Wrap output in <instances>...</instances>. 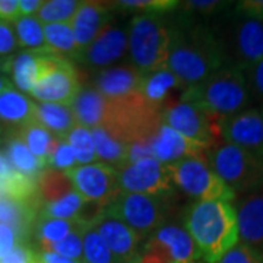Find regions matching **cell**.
Segmentation results:
<instances>
[{
	"label": "cell",
	"mask_w": 263,
	"mask_h": 263,
	"mask_svg": "<svg viewBox=\"0 0 263 263\" xmlns=\"http://www.w3.org/2000/svg\"><path fill=\"white\" fill-rule=\"evenodd\" d=\"M0 133H2V126H0Z\"/></svg>",
	"instance_id": "cell-56"
},
{
	"label": "cell",
	"mask_w": 263,
	"mask_h": 263,
	"mask_svg": "<svg viewBox=\"0 0 263 263\" xmlns=\"http://www.w3.org/2000/svg\"><path fill=\"white\" fill-rule=\"evenodd\" d=\"M67 176L85 202H97L108 208L122 192L117 171L103 162L78 165L69 170Z\"/></svg>",
	"instance_id": "cell-13"
},
{
	"label": "cell",
	"mask_w": 263,
	"mask_h": 263,
	"mask_svg": "<svg viewBox=\"0 0 263 263\" xmlns=\"http://www.w3.org/2000/svg\"><path fill=\"white\" fill-rule=\"evenodd\" d=\"M18 46L27 50H37L46 47L44 28L37 16H19L13 24Z\"/></svg>",
	"instance_id": "cell-33"
},
{
	"label": "cell",
	"mask_w": 263,
	"mask_h": 263,
	"mask_svg": "<svg viewBox=\"0 0 263 263\" xmlns=\"http://www.w3.org/2000/svg\"><path fill=\"white\" fill-rule=\"evenodd\" d=\"M183 94L221 120L245 111L252 100L246 72L231 65L221 67L199 84L189 85Z\"/></svg>",
	"instance_id": "cell-3"
},
{
	"label": "cell",
	"mask_w": 263,
	"mask_h": 263,
	"mask_svg": "<svg viewBox=\"0 0 263 263\" xmlns=\"http://www.w3.org/2000/svg\"><path fill=\"white\" fill-rule=\"evenodd\" d=\"M81 2L76 0H50L44 2L37 12V19L43 24H65L70 22Z\"/></svg>",
	"instance_id": "cell-37"
},
{
	"label": "cell",
	"mask_w": 263,
	"mask_h": 263,
	"mask_svg": "<svg viewBox=\"0 0 263 263\" xmlns=\"http://www.w3.org/2000/svg\"><path fill=\"white\" fill-rule=\"evenodd\" d=\"M208 162L234 193L263 187V160L235 145L221 142L208 149Z\"/></svg>",
	"instance_id": "cell-7"
},
{
	"label": "cell",
	"mask_w": 263,
	"mask_h": 263,
	"mask_svg": "<svg viewBox=\"0 0 263 263\" xmlns=\"http://www.w3.org/2000/svg\"><path fill=\"white\" fill-rule=\"evenodd\" d=\"M168 252L173 263H197L200 253L187 230L176 224H165L151 235Z\"/></svg>",
	"instance_id": "cell-21"
},
{
	"label": "cell",
	"mask_w": 263,
	"mask_h": 263,
	"mask_svg": "<svg viewBox=\"0 0 263 263\" xmlns=\"http://www.w3.org/2000/svg\"><path fill=\"white\" fill-rule=\"evenodd\" d=\"M91 135L94 139L97 160L113 167L116 171L127 165V157H129V145L127 143L119 141L113 135L104 130L103 127L92 129Z\"/></svg>",
	"instance_id": "cell-27"
},
{
	"label": "cell",
	"mask_w": 263,
	"mask_h": 263,
	"mask_svg": "<svg viewBox=\"0 0 263 263\" xmlns=\"http://www.w3.org/2000/svg\"><path fill=\"white\" fill-rule=\"evenodd\" d=\"M21 243H25V241L21 238V235L15 230L0 224V259L9 253L15 246Z\"/></svg>",
	"instance_id": "cell-47"
},
{
	"label": "cell",
	"mask_w": 263,
	"mask_h": 263,
	"mask_svg": "<svg viewBox=\"0 0 263 263\" xmlns=\"http://www.w3.org/2000/svg\"><path fill=\"white\" fill-rule=\"evenodd\" d=\"M76 124L88 130L101 127L108 108V100L100 94L95 88H81L70 104Z\"/></svg>",
	"instance_id": "cell-23"
},
{
	"label": "cell",
	"mask_w": 263,
	"mask_h": 263,
	"mask_svg": "<svg viewBox=\"0 0 263 263\" xmlns=\"http://www.w3.org/2000/svg\"><path fill=\"white\" fill-rule=\"evenodd\" d=\"M174 32L176 22L165 15L142 13L133 16L127 27V53L133 66L145 73L165 69Z\"/></svg>",
	"instance_id": "cell-4"
},
{
	"label": "cell",
	"mask_w": 263,
	"mask_h": 263,
	"mask_svg": "<svg viewBox=\"0 0 263 263\" xmlns=\"http://www.w3.org/2000/svg\"><path fill=\"white\" fill-rule=\"evenodd\" d=\"M97 231L103 237L105 245L120 263H136L139 256L142 237L105 209L100 221L95 224Z\"/></svg>",
	"instance_id": "cell-16"
},
{
	"label": "cell",
	"mask_w": 263,
	"mask_h": 263,
	"mask_svg": "<svg viewBox=\"0 0 263 263\" xmlns=\"http://www.w3.org/2000/svg\"><path fill=\"white\" fill-rule=\"evenodd\" d=\"M129 48L127 28L113 25L111 22L95 37V40L76 56V62L92 69H107L108 65L120 60Z\"/></svg>",
	"instance_id": "cell-15"
},
{
	"label": "cell",
	"mask_w": 263,
	"mask_h": 263,
	"mask_svg": "<svg viewBox=\"0 0 263 263\" xmlns=\"http://www.w3.org/2000/svg\"><path fill=\"white\" fill-rule=\"evenodd\" d=\"M183 91L179 97L171 95L162 105V123L206 148L221 143V124L224 120L206 111L200 104L183 94Z\"/></svg>",
	"instance_id": "cell-6"
},
{
	"label": "cell",
	"mask_w": 263,
	"mask_h": 263,
	"mask_svg": "<svg viewBox=\"0 0 263 263\" xmlns=\"http://www.w3.org/2000/svg\"><path fill=\"white\" fill-rule=\"evenodd\" d=\"M151 146L154 152V158L165 165L176 164L186 158L206 157L209 149L205 145L189 139L164 123L154 136Z\"/></svg>",
	"instance_id": "cell-18"
},
{
	"label": "cell",
	"mask_w": 263,
	"mask_h": 263,
	"mask_svg": "<svg viewBox=\"0 0 263 263\" xmlns=\"http://www.w3.org/2000/svg\"><path fill=\"white\" fill-rule=\"evenodd\" d=\"M12 171H15V170L12 168V165L9 164L8 158L5 157V152L0 146V180L6 179Z\"/></svg>",
	"instance_id": "cell-53"
},
{
	"label": "cell",
	"mask_w": 263,
	"mask_h": 263,
	"mask_svg": "<svg viewBox=\"0 0 263 263\" xmlns=\"http://www.w3.org/2000/svg\"><path fill=\"white\" fill-rule=\"evenodd\" d=\"M18 0H0V21L13 25L19 18Z\"/></svg>",
	"instance_id": "cell-50"
},
{
	"label": "cell",
	"mask_w": 263,
	"mask_h": 263,
	"mask_svg": "<svg viewBox=\"0 0 263 263\" xmlns=\"http://www.w3.org/2000/svg\"><path fill=\"white\" fill-rule=\"evenodd\" d=\"M16 136L27 145V148L38 160L43 161L46 165H48V161L60 142V139H57L54 135H51L47 129H44L35 120L18 129Z\"/></svg>",
	"instance_id": "cell-28"
},
{
	"label": "cell",
	"mask_w": 263,
	"mask_h": 263,
	"mask_svg": "<svg viewBox=\"0 0 263 263\" xmlns=\"http://www.w3.org/2000/svg\"><path fill=\"white\" fill-rule=\"evenodd\" d=\"M84 203L85 200L82 196L76 190H73L56 202L43 205L40 216L53 218V219H75L79 211L84 206Z\"/></svg>",
	"instance_id": "cell-36"
},
{
	"label": "cell",
	"mask_w": 263,
	"mask_h": 263,
	"mask_svg": "<svg viewBox=\"0 0 263 263\" xmlns=\"http://www.w3.org/2000/svg\"><path fill=\"white\" fill-rule=\"evenodd\" d=\"M168 200L164 197L122 190L113 203L107 208V212L130 227L143 238L165 226L168 218Z\"/></svg>",
	"instance_id": "cell-10"
},
{
	"label": "cell",
	"mask_w": 263,
	"mask_h": 263,
	"mask_svg": "<svg viewBox=\"0 0 263 263\" xmlns=\"http://www.w3.org/2000/svg\"><path fill=\"white\" fill-rule=\"evenodd\" d=\"M43 0H18L19 15L21 16H34L43 6Z\"/></svg>",
	"instance_id": "cell-51"
},
{
	"label": "cell",
	"mask_w": 263,
	"mask_h": 263,
	"mask_svg": "<svg viewBox=\"0 0 263 263\" xmlns=\"http://www.w3.org/2000/svg\"><path fill=\"white\" fill-rule=\"evenodd\" d=\"M123 192L170 199L174 193L168 165L155 158H145L117 170Z\"/></svg>",
	"instance_id": "cell-12"
},
{
	"label": "cell",
	"mask_w": 263,
	"mask_h": 263,
	"mask_svg": "<svg viewBox=\"0 0 263 263\" xmlns=\"http://www.w3.org/2000/svg\"><path fill=\"white\" fill-rule=\"evenodd\" d=\"M235 15L247 18L263 19V0H243L237 2L234 6Z\"/></svg>",
	"instance_id": "cell-48"
},
{
	"label": "cell",
	"mask_w": 263,
	"mask_h": 263,
	"mask_svg": "<svg viewBox=\"0 0 263 263\" xmlns=\"http://www.w3.org/2000/svg\"><path fill=\"white\" fill-rule=\"evenodd\" d=\"M174 186L199 202L226 200L231 202L235 193L211 168L208 157L186 158L168 165Z\"/></svg>",
	"instance_id": "cell-9"
},
{
	"label": "cell",
	"mask_w": 263,
	"mask_h": 263,
	"mask_svg": "<svg viewBox=\"0 0 263 263\" xmlns=\"http://www.w3.org/2000/svg\"><path fill=\"white\" fill-rule=\"evenodd\" d=\"M114 3L103 2H81L79 8L70 21L78 50L88 47L105 25L110 24Z\"/></svg>",
	"instance_id": "cell-19"
},
{
	"label": "cell",
	"mask_w": 263,
	"mask_h": 263,
	"mask_svg": "<svg viewBox=\"0 0 263 263\" xmlns=\"http://www.w3.org/2000/svg\"><path fill=\"white\" fill-rule=\"evenodd\" d=\"M10 57H0V75L2 73H9Z\"/></svg>",
	"instance_id": "cell-54"
},
{
	"label": "cell",
	"mask_w": 263,
	"mask_h": 263,
	"mask_svg": "<svg viewBox=\"0 0 263 263\" xmlns=\"http://www.w3.org/2000/svg\"><path fill=\"white\" fill-rule=\"evenodd\" d=\"M37 186L43 205L56 202L75 190L67 173L53 168H46L40 174Z\"/></svg>",
	"instance_id": "cell-30"
},
{
	"label": "cell",
	"mask_w": 263,
	"mask_h": 263,
	"mask_svg": "<svg viewBox=\"0 0 263 263\" xmlns=\"http://www.w3.org/2000/svg\"><path fill=\"white\" fill-rule=\"evenodd\" d=\"M180 2L176 0H123L116 2V8L123 10H142L154 15H165L171 10H176Z\"/></svg>",
	"instance_id": "cell-39"
},
{
	"label": "cell",
	"mask_w": 263,
	"mask_h": 263,
	"mask_svg": "<svg viewBox=\"0 0 263 263\" xmlns=\"http://www.w3.org/2000/svg\"><path fill=\"white\" fill-rule=\"evenodd\" d=\"M197 263H199V262H197Z\"/></svg>",
	"instance_id": "cell-58"
},
{
	"label": "cell",
	"mask_w": 263,
	"mask_h": 263,
	"mask_svg": "<svg viewBox=\"0 0 263 263\" xmlns=\"http://www.w3.org/2000/svg\"><path fill=\"white\" fill-rule=\"evenodd\" d=\"M184 224L206 263H216L238 243L237 212L231 202H196L187 208Z\"/></svg>",
	"instance_id": "cell-2"
},
{
	"label": "cell",
	"mask_w": 263,
	"mask_h": 263,
	"mask_svg": "<svg viewBox=\"0 0 263 263\" xmlns=\"http://www.w3.org/2000/svg\"><path fill=\"white\" fill-rule=\"evenodd\" d=\"M18 47L13 25L0 21V57H10Z\"/></svg>",
	"instance_id": "cell-45"
},
{
	"label": "cell",
	"mask_w": 263,
	"mask_h": 263,
	"mask_svg": "<svg viewBox=\"0 0 263 263\" xmlns=\"http://www.w3.org/2000/svg\"><path fill=\"white\" fill-rule=\"evenodd\" d=\"M3 152H5V157L9 161V164L12 165V168L21 173V174H24V176H27L29 179L38 180L40 174L47 168V165L43 161L38 160L18 136H13V138L8 139Z\"/></svg>",
	"instance_id": "cell-29"
},
{
	"label": "cell",
	"mask_w": 263,
	"mask_h": 263,
	"mask_svg": "<svg viewBox=\"0 0 263 263\" xmlns=\"http://www.w3.org/2000/svg\"><path fill=\"white\" fill-rule=\"evenodd\" d=\"M10 88H13L12 82H10L6 76L0 75V94H2V92H5V91H8V89H10Z\"/></svg>",
	"instance_id": "cell-55"
},
{
	"label": "cell",
	"mask_w": 263,
	"mask_h": 263,
	"mask_svg": "<svg viewBox=\"0 0 263 263\" xmlns=\"http://www.w3.org/2000/svg\"><path fill=\"white\" fill-rule=\"evenodd\" d=\"M35 122L60 141H63L67 133L76 126L70 105L62 104L35 103Z\"/></svg>",
	"instance_id": "cell-26"
},
{
	"label": "cell",
	"mask_w": 263,
	"mask_h": 263,
	"mask_svg": "<svg viewBox=\"0 0 263 263\" xmlns=\"http://www.w3.org/2000/svg\"><path fill=\"white\" fill-rule=\"evenodd\" d=\"M63 141L67 142L69 146L73 149L78 165H88L97 160L91 130L76 124L75 127L67 133V136Z\"/></svg>",
	"instance_id": "cell-35"
},
{
	"label": "cell",
	"mask_w": 263,
	"mask_h": 263,
	"mask_svg": "<svg viewBox=\"0 0 263 263\" xmlns=\"http://www.w3.org/2000/svg\"><path fill=\"white\" fill-rule=\"evenodd\" d=\"M216 263H263V254L238 241Z\"/></svg>",
	"instance_id": "cell-42"
},
{
	"label": "cell",
	"mask_w": 263,
	"mask_h": 263,
	"mask_svg": "<svg viewBox=\"0 0 263 263\" xmlns=\"http://www.w3.org/2000/svg\"><path fill=\"white\" fill-rule=\"evenodd\" d=\"M189 85H186L179 76L174 75L170 69H160L154 72H146L143 75L141 85V94L143 98L158 110L171 97L173 91H183Z\"/></svg>",
	"instance_id": "cell-24"
},
{
	"label": "cell",
	"mask_w": 263,
	"mask_h": 263,
	"mask_svg": "<svg viewBox=\"0 0 263 263\" xmlns=\"http://www.w3.org/2000/svg\"><path fill=\"white\" fill-rule=\"evenodd\" d=\"M48 51V47L37 48V50H24L18 54L10 57L9 75L12 82L16 85L19 92L29 94L37 84L41 75L43 60Z\"/></svg>",
	"instance_id": "cell-22"
},
{
	"label": "cell",
	"mask_w": 263,
	"mask_h": 263,
	"mask_svg": "<svg viewBox=\"0 0 263 263\" xmlns=\"http://www.w3.org/2000/svg\"><path fill=\"white\" fill-rule=\"evenodd\" d=\"M161 126V110L151 105L139 91L120 100H108L101 127L119 141L130 145L133 142H152Z\"/></svg>",
	"instance_id": "cell-5"
},
{
	"label": "cell",
	"mask_w": 263,
	"mask_h": 263,
	"mask_svg": "<svg viewBox=\"0 0 263 263\" xmlns=\"http://www.w3.org/2000/svg\"><path fill=\"white\" fill-rule=\"evenodd\" d=\"M75 167H78V162H76L73 149L69 146L67 142L60 141L59 145H57L56 151L53 152L51 158L48 161L47 168L59 170V171L67 173L69 170L75 168Z\"/></svg>",
	"instance_id": "cell-41"
},
{
	"label": "cell",
	"mask_w": 263,
	"mask_h": 263,
	"mask_svg": "<svg viewBox=\"0 0 263 263\" xmlns=\"http://www.w3.org/2000/svg\"><path fill=\"white\" fill-rule=\"evenodd\" d=\"M136 263H173L168 252L160 241L149 237L148 241L143 245V249L139 250L138 262Z\"/></svg>",
	"instance_id": "cell-43"
},
{
	"label": "cell",
	"mask_w": 263,
	"mask_h": 263,
	"mask_svg": "<svg viewBox=\"0 0 263 263\" xmlns=\"http://www.w3.org/2000/svg\"><path fill=\"white\" fill-rule=\"evenodd\" d=\"M145 158H154V152H152L151 142H133V143L129 145L127 164L145 160Z\"/></svg>",
	"instance_id": "cell-49"
},
{
	"label": "cell",
	"mask_w": 263,
	"mask_h": 263,
	"mask_svg": "<svg viewBox=\"0 0 263 263\" xmlns=\"http://www.w3.org/2000/svg\"><path fill=\"white\" fill-rule=\"evenodd\" d=\"M81 88L72 60L48 48L43 60L41 75L29 95L38 100V103L70 105Z\"/></svg>",
	"instance_id": "cell-11"
},
{
	"label": "cell",
	"mask_w": 263,
	"mask_h": 263,
	"mask_svg": "<svg viewBox=\"0 0 263 263\" xmlns=\"http://www.w3.org/2000/svg\"><path fill=\"white\" fill-rule=\"evenodd\" d=\"M0 263H38V252L31 249L28 243H21L3 256Z\"/></svg>",
	"instance_id": "cell-44"
},
{
	"label": "cell",
	"mask_w": 263,
	"mask_h": 263,
	"mask_svg": "<svg viewBox=\"0 0 263 263\" xmlns=\"http://www.w3.org/2000/svg\"><path fill=\"white\" fill-rule=\"evenodd\" d=\"M84 263H120L95 227H85L82 233Z\"/></svg>",
	"instance_id": "cell-34"
},
{
	"label": "cell",
	"mask_w": 263,
	"mask_h": 263,
	"mask_svg": "<svg viewBox=\"0 0 263 263\" xmlns=\"http://www.w3.org/2000/svg\"><path fill=\"white\" fill-rule=\"evenodd\" d=\"M247 82H249L252 98L263 104V59L253 69L249 70Z\"/></svg>",
	"instance_id": "cell-46"
},
{
	"label": "cell",
	"mask_w": 263,
	"mask_h": 263,
	"mask_svg": "<svg viewBox=\"0 0 263 263\" xmlns=\"http://www.w3.org/2000/svg\"><path fill=\"white\" fill-rule=\"evenodd\" d=\"M85 227L78 228L76 231L65 237L63 240L53 243V245H40L41 252H53L67 257L70 260L84 262V245H82V233Z\"/></svg>",
	"instance_id": "cell-38"
},
{
	"label": "cell",
	"mask_w": 263,
	"mask_h": 263,
	"mask_svg": "<svg viewBox=\"0 0 263 263\" xmlns=\"http://www.w3.org/2000/svg\"><path fill=\"white\" fill-rule=\"evenodd\" d=\"M221 138L263 160V108H249L226 119Z\"/></svg>",
	"instance_id": "cell-14"
},
{
	"label": "cell",
	"mask_w": 263,
	"mask_h": 263,
	"mask_svg": "<svg viewBox=\"0 0 263 263\" xmlns=\"http://www.w3.org/2000/svg\"><path fill=\"white\" fill-rule=\"evenodd\" d=\"M231 3L228 2H216V0H205V2H184L180 3V9L184 12V18L195 21V18H208V16H214L216 13L226 10Z\"/></svg>",
	"instance_id": "cell-40"
},
{
	"label": "cell",
	"mask_w": 263,
	"mask_h": 263,
	"mask_svg": "<svg viewBox=\"0 0 263 263\" xmlns=\"http://www.w3.org/2000/svg\"><path fill=\"white\" fill-rule=\"evenodd\" d=\"M214 31L224 50L227 65L249 72L263 59V19L234 13L227 28Z\"/></svg>",
	"instance_id": "cell-8"
},
{
	"label": "cell",
	"mask_w": 263,
	"mask_h": 263,
	"mask_svg": "<svg viewBox=\"0 0 263 263\" xmlns=\"http://www.w3.org/2000/svg\"><path fill=\"white\" fill-rule=\"evenodd\" d=\"M143 75L145 72L133 65L107 67L95 76V89L107 100H120L139 92Z\"/></svg>",
	"instance_id": "cell-20"
},
{
	"label": "cell",
	"mask_w": 263,
	"mask_h": 263,
	"mask_svg": "<svg viewBox=\"0 0 263 263\" xmlns=\"http://www.w3.org/2000/svg\"><path fill=\"white\" fill-rule=\"evenodd\" d=\"M38 263H82L78 260H70L53 252H38Z\"/></svg>",
	"instance_id": "cell-52"
},
{
	"label": "cell",
	"mask_w": 263,
	"mask_h": 263,
	"mask_svg": "<svg viewBox=\"0 0 263 263\" xmlns=\"http://www.w3.org/2000/svg\"><path fill=\"white\" fill-rule=\"evenodd\" d=\"M176 32L167 69L186 85H196L227 65L215 31L187 18H174Z\"/></svg>",
	"instance_id": "cell-1"
},
{
	"label": "cell",
	"mask_w": 263,
	"mask_h": 263,
	"mask_svg": "<svg viewBox=\"0 0 263 263\" xmlns=\"http://www.w3.org/2000/svg\"><path fill=\"white\" fill-rule=\"evenodd\" d=\"M235 212L240 243L263 254V187L245 193Z\"/></svg>",
	"instance_id": "cell-17"
},
{
	"label": "cell",
	"mask_w": 263,
	"mask_h": 263,
	"mask_svg": "<svg viewBox=\"0 0 263 263\" xmlns=\"http://www.w3.org/2000/svg\"><path fill=\"white\" fill-rule=\"evenodd\" d=\"M44 28V40L46 46L54 53L65 56L67 59L75 60L79 50L76 46L75 35L72 31L70 22L65 24H46L43 25Z\"/></svg>",
	"instance_id": "cell-31"
},
{
	"label": "cell",
	"mask_w": 263,
	"mask_h": 263,
	"mask_svg": "<svg viewBox=\"0 0 263 263\" xmlns=\"http://www.w3.org/2000/svg\"><path fill=\"white\" fill-rule=\"evenodd\" d=\"M82 263H84V262H82Z\"/></svg>",
	"instance_id": "cell-57"
},
{
	"label": "cell",
	"mask_w": 263,
	"mask_h": 263,
	"mask_svg": "<svg viewBox=\"0 0 263 263\" xmlns=\"http://www.w3.org/2000/svg\"><path fill=\"white\" fill-rule=\"evenodd\" d=\"M81 226L76 219H53V218H44L38 216L35 224V233H37L40 245H53L65 237L76 231Z\"/></svg>",
	"instance_id": "cell-32"
},
{
	"label": "cell",
	"mask_w": 263,
	"mask_h": 263,
	"mask_svg": "<svg viewBox=\"0 0 263 263\" xmlns=\"http://www.w3.org/2000/svg\"><path fill=\"white\" fill-rule=\"evenodd\" d=\"M35 120V103L25 94L10 88L0 94V122L15 126H22Z\"/></svg>",
	"instance_id": "cell-25"
}]
</instances>
